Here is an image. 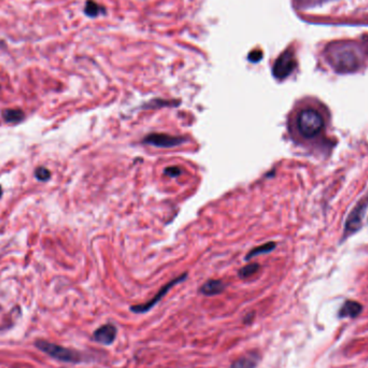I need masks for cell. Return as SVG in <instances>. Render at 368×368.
<instances>
[{
	"label": "cell",
	"instance_id": "1",
	"mask_svg": "<svg viewBox=\"0 0 368 368\" xmlns=\"http://www.w3.org/2000/svg\"><path fill=\"white\" fill-rule=\"evenodd\" d=\"M327 126L326 109L323 105L301 107L295 117V128L304 140H314L325 132Z\"/></svg>",
	"mask_w": 368,
	"mask_h": 368
},
{
	"label": "cell",
	"instance_id": "2",
	"mask_svg": "<svg viewBox=\"0 0 368 368\" xmlns=\"http://www.w3.org/2000/svg\"><path fill=\"white\" fill-rule=\"evenodd\" d=\"M329 65L338 72H353L360 68L364 55L360 47L353 42L336 43L326 51Z\"/></svg>",
	"mask_w": 368,
	"mask_h": 368
},
{
	"label": "cell",
	"instance_id": "3",
	"mask_svg": "<svg viewBox=\"0 0 368 368\" xmlns=\"http://www.w3.org/2000/svg\"><path fill=\"white\" fill-rule=\"evenodd\" d=\"M35 345L36 348L46 353L50 357L63 363L78 364L83 360L82 355L79 352L64 348L62 345H57L55 343L48 342L46 340H37L35 342Z\"/></svg>",
	"mask_w": 368,
	"mask_h": 368
},
{
	"label": "cell",
	"instance_id": "4",
	"mask_svg": "<svg viewBox=\"0 0 368 368\" xmlns=\"http://www.w3.org/2000/svg\"><path fill=\"white\" fill-rule=\"evenodd\" d=\"M367 207H368V195L360 199L357 205L353 208V210L350 212L347 221H345V228L343 233L344 237H342V239H345V238L355 234L362 228V223L364 220Z\"/></svg>",
	"mask_w": 368,
	"mask_h": 368
},
{
	"label": "cell",
	"instance_id": "5",
	"mask_svg": "<svg viewBox=\"0 0 368 368\" xmlns=\"http://www.w3.org/2000/svg\"><path fill=\"white\" fill-rule=\"evenodd\" d=\"M296 59H295L294 51L292 50H286L281 54L277 61L273 64L272 75L278 80H283L287 78L296 68Z\"/></svg>",
	"mask_w": 368,
	"mask_h": 368
},
{
	"label": "cell",
	"instance_id": "6",
	"mask_svg": "<svg viewBox=\"0 0 368 368\" xmlns=\"http://www.w3.org/2000/svg\"><path fill=\"white\" fill-rule=\"evenodd\" d=\"M186 277H187V273H186V272H185V273H182L181 276H179V277L175 278L174 280H171L170 282H168L167 284L164 285V286L161 288V290L157 292V294L155 295V296H154L152 299H150L148 302H144V304H140V305H135V306H132V307L129 308V309H131V311H132V312L137 313V314L146 313V312L150 311L151 309H152L155 305H157L158 302H160V301L163 299V297H164L165 295L167 294V293L171 290L172 287H174V286H175V285H177V284H179V283L183 282V281L186 279Z\"/></svg>",
	"mask_w": 368,
	"mask_h": 368
},
{
	"label": "cell",
	"instance_id": "7",
	"mask_svg": "<svg viewBox=\"0 0 368 368\" xmlns=\"http://www.w3.org/2000/svg\"><path fill=\"white\" fill-rule=\"evenodd\" d=\"M143 143L150 144V146H154L157 148H175L185 142L184 137L180 136H171L168 134L162 133H152L144 137Z\"/></svg>",
	"mask_w": 368,
	"mask_h": 368
},
{
	"label": "cell",
	"instance_id": "8",
	"mask_svg": "<svg viewBox=\"0 0 368 368\" xmlns=\"http://www.w3.org/2000/svg\"><path fill=\"white\" fill-rule=\"evenodd\" d=\"M117 327L112 324H105V325L97 328L93 334V340L104 345H110L117 338Z\"/></svg>",
	"mask_w": 368,
	"mask_h": 368
},
{
	"label": "cell",
	"instance_id": "9",
	"mask_svg": "<svg viewBox=\"0 0 368 368\" xmlns=\"http://www.w3.org/2000/svg\"><path fill=\"white\" fill-rule=\"evenodd\" d=\"M225 283L221 280H208L203 285L199 287V293L205 295V296H215L224 292Z\"/></svg>",
	"mask_w": 368,
	"mask_h": 368
},
{
	"label": "cell",
	"instance_id": "10",
	"mask_svg": "<svg viewBox=\"0 0 368 368\" xmlns=\"http://www.w3.org/2000/svg\"><path fill=\"white\" fill-rule=\"evenodd\" d=\"M259 359H261V355L257 352H249L236 359L230 368H256Z\"/></svg>",
	"mask_w": 368,
	"mask_h": 368
},
{
	"label": "cell",
	"instance_id": "11",
	"mask_svg": "<svg viewBox=\"0 0 368 368\" xmlns=\"http://www.w3.org/2000/svg\"><path fill=\"white\" fill-rule=\"evenodd\" d=\"M363 310V306L359 304L357 301H353V300H348L345 301L343 306L341 307V309L339 310V317H354L358 316L359 313L362 312Z\"/></svg>",
	"mask_w": 368,
	"mask_h": 368
},
{
	"label": "cell",
	"instance_id": "12",
	"mask_svg": "<svg viewBox=\"0 0 368 368\" xmlns=\"http://www.w3.org/2000/svg\"><path fill=\"white\" fill-rule=\"evenodd\" d=\"M3 118L10 124H19L24 121L25 113L21 109H6L3 111Z\"/></svg>",
	"mask_w": 368,
	"mask_h": 368
},
{
	"label": "cell",
	"instance_id": "13",
	"mask_svg": "<svg viewBox=\"0 0 368 368\" xmlns=\"http://www.w3.org/2000/svg\"><path fill=\"white\" fill-rule=\"evenodd\" d=\"M276 245H277L276 242H267L265 244L259 245V247H256L253 250H251L249 252V254L247 255V257H245V259H247V261H249V259L253 258V257L257 256V255L270 253L271 251H273V250L276 249Z\"/></svg>",
	"mask_w": 368,
	"mask_h": 368
},
{
	"label": "cell",
	"instance_id": "14",
	"mask_svg": "<svg viewBox=\"0 0 368 368\" xmlns=\"http://www.w3.org/2000/svg\"><path fill=\"white\" fill-rule=\"evenodd\" d=\"M84 13L90 18H96L100 13L105 14L106 10L103 6L98 5L97 3L94 2V0H88V2L85 3Z\"/></svg>",
	"mask_w": 368,
	"mask_h": 368
},
{
	"label": "cell",
	"instance_id": "15",
	"mask_svg": "<svg viewBox=\"0 0 368 368\" xmlns=\"http://www.w3.org/2000/svg\"><path fill=\"white\" fill-rule=\"evenodd\" d=\"M259 270V265L256 263H252L249 264L247 266L242 267V268L239 270V277L241 279H247L250 278Z\"/></svg>",
	"mask_w": 368,
	"mask_h": 368
},
{
	"label": "cell",
	"instance_id": "16",
	"mask_svg": "<svg viewBox=\"0 0 368 368\" xmlns=\"http://www.w3.org/2000/svg\"><path fill=\"white\" fill-rule=\"evenodd\" d=\"M35 177L36 179L39 180V181L47 182L49 181L50 178H51V172H50L46 167H42V166H40V167L36 168Z\"/></svg>",
	"mask_w": 368,
	"mask_h": 368
},
{
	"label": "cell",
	"instance_id": "17",
	"mask_svg": "<svg viewBox=\"0 0 368 368\" xmlns=\"http://www.w3.org/2000/svg\"><path fill=\"white\" fill-rule=\"evenodd\" d=\"M182 170L180 169L179 167H177V166H171V167H168L166 168L164 170V174L167 175L168 177H171V178H175V177H178L181 175Z\"/></svg>",
	"mask_w": 368,
	"mask_h": 368
},
{
	"label": "cell",
	"instance_id": "18",
	"mask_svg": "<svg viewBox=\"0 0 368 368\" xmlns=\"http://www.w3.org/2000/svg\"><path fill=\"white\" fill-rule=\"evenodd\" d=\"M262 59H263V52L259 51V50H255V51H252L248 55V60L251 63H258Z\"/></svg>",
	"mask_w": 368,
	"mask_h": 368
},
{
	"label": "cell",
	"instance_id": "19",
	"mask_svg": "<svg viewBox=\"0 0 368 368\" xmlns=\"http://www.w3.org/2000/svg\"><path fill=\"white\" fill-rule=\"evenodd\" d=\"M254 316H255V312H250V313H248L247 315L244 316L243 323L244 324H251L252 322H253V320H254Z\"/></svg>",
	"mask_w": 368,
	"mask_h": 368
},
{
	"label": "cell",
	"instance_id": "20",
	"mask_svg": "<svg viewBox=\"0 0 368 368\" xmlns=\"http://www.w3.org/2000/svg\"><path fill=\"white\" fill-rule=\"evenodd\" d=\"M2 196H3V187L0 185V198H2Z\"/></svg>",
	"mask_w": 368,
	"mask_h": 368
},
{
	"label": "cell",
	"instance_id": "21",
	"mask_svg": "<svg viewBox=\"0 0 368 368\" xmlns=\"http://www.w3.org/2000/svg\"><path fill=\"white\" fill-rule=\"evenodd\" d=\"M314 2H316V0H314Z\"/></svg>",
	"mask_w": 368,
	"mask_h": 368
}]
</instances>
